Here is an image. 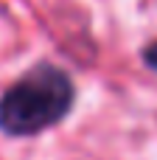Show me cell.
<instances>
[{
  "mask_svg": "<svg viewBox=\"0 0 157 160\" xmlns=\"http://www.w3.org/2000/svg\"><path fill=\"white\" fill-rule=\"evenodd\" d=\"M73 107V82L53 65L28 70L0 98V129L6 135H37L59 124Z\"/></svg>",
  "mask_w": 157,
  "mask_h": 160,
  "instance_id": "1",
  "label": "cell"
},
{
  "mask_svg": "<svg viewBox=\"0 0 157 160\" xmlns=\"http://www.w3.org/2000/svg\"><path fill=\"white\" fill-rule=\"evenodd\" d=\"M146 62H149L152 68H157V42H155V45H149V48H146Z\"/></svg>",
  "mask_w": 157,
  "mask_h": 160,
  "instance_id": "2",
  "label": "cell"
}]
</instances>
